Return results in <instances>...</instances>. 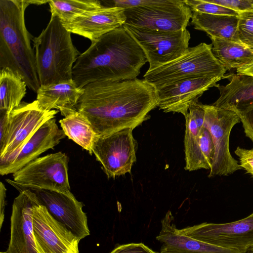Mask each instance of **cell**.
I'll use <instances>...</instances> for the list:
<instances>
[{"label":"cell","mask_w":253,"mask_h":253,"mask_svg":"<svg viewBox=\"0 0 253 253\" xmlns=\"http://www.w3.org/2000/svg\"><path fill=\"white\" fill-rule=\"evenodd\" d=\"M204 116L203 104L199 101L190 105L188 113L185 116L186 129L184 142L185 170L208 169L199 145V134L204 126Z\"/></svg>","instance_id":"22"},{"label":"cell","mask_w":253,"mask_h":253,"mask_svg":"<svg viewBox=\"0 0 253 253\" xmlns=\"http://www.w3.org/2000/svg\"><path fill=\"white\" fill-rule=\"evenodd\" d=\"M212 44L202 42L189 47L181 56L152 70H147L144 80L158 90L176 82L201 77L222 79L227 70L215 57Z\"/></svg>","instance_id":"5"},{"label":"cell","mask_w":253,"mask_h":253,"mask_svg":"<svg viewBox=\"0 0 253 253\" xmlns=\"http://www.w3.org/2000/svg\"><path fill=\"white\" fill-rule=\"evenodd\" d=\"M199 145L205 163L208 169H210L213 158L214 147L211 135L204 126L199 134Z\"/></svg>","instance_id":"30"},{"label":"cell","mask_w":253,"mask_h":253,"mask_svg":"<svg viewBox=\"0 0 253 253\" xmlns=\"http://www.w3.org/2000/svg\"><path fill=\"white\" fill-rule=\"evenodd\" d=\"M132 127L125 128L104 136H98L92 153L108 178L130 173L136 161L137 142Z\"/></svg>","instance_id":"11"},{"label":"cell","mask_w":253,"mask_h":253,"mask_svg":"<svg viewBox=\"0 0 253 253\" xmlns=\"http://www.w3.org/2000/svg\"><path fill=\"white\" fill-rule=\"evenodd\" d=\"M179 230L182 234L196 240L246 253L253 246V212L232 222H205Z\"/></svg>","instance_id":"12"},{"label":"cell","mask_w":253,"mask_h":253,"mask_svg":"<svg viewBox=\"0 0 253 253\" xmlns=\"http://www.w3.org/2000/svg\"><path fill=\"white\" fill-rule=\"evenodd\" d=\"M59 122L66 136L92 155L93 144L98 136L82 113L77 110Z\"/></svg>","instance_id":"25"},{"label":"cell","mask_w":253,"mask_h":253,"mask_svg":"<svg viewBox=\"0 0 253 253\" xmlns=\"http://www.w3.org/2000/svg\"><path fill=\"white\" fill-rule=\"evenodd\" d=\"M125 8L102 5L88 11L64 25L71 33L88 39L91 42L103 35L122 27L126 22Z\"/></svg>","instance_id":"17"},{"label":"cell","mask_w":253,"mask_h":253,"mask_svg":"<svg viewBox=\"0 0 253 253\" xmlns=\"http://www.w3.org/2000/svg\"><path fill=\"white\" fill-rule=\"evenodd\" d=\"M193 12L183 0H150L125 9V24L146 29L175 32L186 29Z\"/></svg>","instance_id":"8"},{"label":"cell","mask_w":253,"mask_h":253,"mask_svg":"<svg viewBox=\"0 0 253 253\" xmlns=\"http://www.w3.org/2000/svg\"><path fill=\"white\" fill-rule=\"evenodd\" d=\"M28 0H0V67L20 76L37 92L40 86L32 36L25 22Z\"/></svg>","instance_id":"3"},{"label":"cell","mask_w":253,"mask_h":253,"mask_svg":"<svg viewBox=\"0 0 253 253\" xmlns=\"http://www.w3.org/2000/svg\"><path fill=\"white\" fill-rule=\"evenodd\" d=\"M32 220L38 253H79V239L53 218L39 200L33 207Z\"/></svg>","instance_id":"13"},{"label":"cell","mask_w":253,"mask_h":253,"mask_svg":"<svg viewBox=\"0 0 253 253\" xmlns=\"http://www.w3.org/2000/svg\"><path fill=\"white\" fill-rule=\"evenodd\" d=\"M246 253H253V251L249 250Z\"/></svg>","instance_id":"38"},{"label":"cell","mask_w":253,"mask_h":253,"mask_svg":"<svg viewBox=\"0 0 253 253\" xmlns=\"http://www.w3.org/2000/svg\"><path fill=\"white\" fill-rule=\"evenodd\" d=\"M236 113L242 124L246 136L253 142V107Z\"/></svg>","instance_id":"34"},{"label":"cell","mask_w":253,"mask_h":253,"mask_svg":"<svg viewBox=\"0 0 253 253\" xmlns=\"http://www.w3.org/2000/svg\"><path fill=\"white\" fill-rule=\"evenodd\" d=\"M144 52L152 70L184 54L189 48L187 29L171 32L154 31L125 24L123 26Z\"/></svg>","instance_id":"10"},{"label":"cell","mask_w":253,"mask_h":253,"mask_svg":"<svg viewBox=\"0 0 253 253\" xmlns=\"http://www.w3.org/2000/svg\"><path fill=\"white\" fill-rule=\"evenodd\" d=\"M222 78L201 77L182 80L157 90V107L164 112L179 113L184 116L190 105L198 101L204 92L214 86Z\"/></svg>","instance_id":"16"},{"label":"cell","mask_w":253,"mask_h":253,"mask_svg":"<svg viewBox=\"0 0 253 253\" xmlns=\"http://www.w3.org/2000/svg\"><path fill=\"white\" fill-rule=\"evenodd\" d=\"M231 9L239 13L253 11V0H208Z\"/></svg>","instance_id":"31"},{"label":"cell","mask_w":253,"mask_h":253,"mask_svg":"<svg viewBox=\"0 0 253 253\" xmlns=\"http://www.w3.org/2000/svg\"><path fill=\"white\" fill-rule=\"evenodd\" d=\"M6 189L2 182L0 183V228H1L4 220V211L5 205Z\"/></svg>","instance_id":"35"},{"label":"cell","mask_w":253,"mask_h":253,"mask_svg":"<svg viewBox=\"0 0 253 253\" xmlns=\"http://www.w3.org/2000/svg\"><path fill=\"white\" fill-rule=\"evenodd\" d=\"M237 72L253 76V61L237 69Z\"/></svg>","instance_id":"36"},{"label":"cell","mask_w":253,"mask_h":253,"mask_svg":"<svg viewBox=\"0 0 253 253\" xmlns=\"http://www.w3.org/2000/svg\"><path fill=\"white\" fill-rule=\"evenodd\" d=\"M25 82L7 68L0 70V110L10 113L17 107L26 93Z\"/></svg>","instance_id":"26"},{"label":"cell","mask_w":253,"mask_h":253,"mask_svg":"<svg viewBox=\"0 0 253 253\" xmlns=\"http://www.w3.org/2000/svg\"><path fill=\"white\" fill-rule=\"evenodd\" d=\"M204 126L209 131L213 142L214 155L209 177L226 176L241 169L230 153L229 138L234 126L240 122L235 112L212 105H204Z\"/></svg>","instance_id":"9"},{"label":"cell","mask_w":253,"mask_h":253,"mask_svg":"<svg viewBox=\"0 0 253 253\" xmlns=\"http://www.w3.org/2000/svg\"><path fill=\"white\" fill-rule=\"evenodd\" d=\"M58 112L43 109L37 100L21 102L13 109L9 114L5 135L0 141V166L12 161L37 130Z\"/></svg>","instance_id":"6"},{"label":"cell","mask_w":253,"mask_h":253,"mask_svg":"<svg viewBox=\"0 0 253 253\" xmlns=\"http://www.w3.org/2000/svg\"><path fill=\"white\" fill-rule=\"evenodd\" d=\"M238 35L240 42L253 49V11L239 13Z\"/></svg>","instance_id":"29"},{"label":"cell","mask_w":253,"mask_h":253,"mask_svg":"<svg viewBox=\"0 0 253 253\" xmlns=\"http://www.w3.org/2000/svg\"><path fill=\"white\" fill-rule=\"evenodd\" d=\"M14 186V185H13ZM40 203L58 221L70 230L80 241L90 234L84 205L78 201L72 192L30 188Z\"/></svg>","instance_id":"14"},{"label":"cell","mask_w":253,"mask_h":253,"mask_svg":"<svg viewBox=\"0 0 253 253\" xmlns=\"http://www.w3.org/2000/svg\"><path fill=\"white\" fill-rule=\"evenodd\" d=\"M32 41L40 85L73 80V64L81 53L57 16L51 15L46 27Z\"/></svg>","instance_id":"4"},{"label":"cell","mask_w":253,"mask_h":253,"mask_svg":"<svg viewBox=\"0 0 253 253\" xmlns=\"http://www.w3.org/2000/svg\"><path fill=\"white\" fill-rule=\"evenodd\" d=\"M48 3L51 15L57 16L63 25L71 23L85 12L103 5L97 0H51Z\"/></svg>","instance_id":"27"},{"label":"cell","mask_w":253,"mask_h":253,"mask_svg":"<svg viewBox=\"0 0 253 253\" xmlns=\"http://www.w3.org/2000/svg\"><path fill=\"white\" fill-rule=\"evenodd\" d=\"M212 51L226 70L238 69L253 61V49L243 44L215 37Z\"/></svg>","instance_id":"24"},{"label":"cell","mask_w":253,"mask_h":253,"mask_svg":"<svg viewBox=\"0 0 253 253\" xmlns=\"http://www.w3.org/2000/svg\"><path fill=\"white\" fill-rule=\"evenodd\" d=\"M37 100L44 110H59L66 117L77 111V105L84 93L73 80L47 85H40L37 91Z\"/></svg>","instance_id":"20"},{"label":"cell","mask_w":253,"mask_h":253,"mask_svg":"<svg viewBox=\"0 0 253 253\" xmlns=\"http://www.w3.org/2000/svg\"><path fill=\"white\" fill-rule=\"evenodd\" d=\"M183 1L192 12L213 15H239V13L231 9L211 2L208 0H183Z\"/></svg>","instance_id":"28"},{"label":"cell","mask_w":253,"mask_h":253,"mask_svg":"<svg viewBox=\"0 0 253 253\" xmlns=\"http://www.w3.org/2000/svg\"><path fill=\"white\" fill-rule=\"evenodd\" d=\"M147 62L141 47L122 26L91 42L79 56L73 69V80L83 88L96 81L133 80Z\"/></svg>","instance_id":"2"},{"label":"cell","mask_w":253,"mask_h":253,"mask_svg":"<svg viewBox=\"0 0 253 253\" xmlns=\"http://www.w3.org/2000/svg\"><path fill=\"white\" fill-rule=\"evenodd\" d=\"M225 78L229 83L226 85L214 86L220 95L212 105L235 113L253 107V76L237 73L224 76Z\"/></svg>","instance_id":"21"},{"label":"cell","mask_w":253,"mask_h":253,"mask_svg":"<svg viewBox=\"0 0 253 253\" xmlns=\"http://www.w3.org/2000/svg\"><path fill=\"white\" fill-rule=\"evenodd\" d=\"M19 191L11 216L10 238L7 253H38L33 235V207L38 199L30 189L14 185Z\"/></svg>","instance_id":"15"},{"label":"cell","mask_w":253,"mask_h":253,"mask_svg":"<svg viewBox=\"0 0 253 253\" xmlns=\"http://www.w3.org/2000/svg\"><path fill=\"white\" fill-rule=\"evenodd\" d=\"M239 160V165L253 177V148L248 149L238 146L234 151Z\"/></svg>","instance_id":"32"},{"label":"cell","mask_w":253,"mask_h":253,"mask_svg":"<svg viewBox=\"0 0 253 253\" xmlns=\"http://www.w3.org/2000/svg\"><path fill=\"white\" fill-rule=\"evenodd\" d=\"M110 253H157L143 243H130L116 247Z\"/></svg>","instance_id":"33"},{"label":"cell","mask_w":253,"mask_h":253,"mask_svg":"<svg viewBox=\"0 0 253 253\" xmlns=\"http://www.w3.org/2000/svg\"><path fill=\"white\" fill-rule=\"evenodd\" d=\"M49 0H30V3L37 5H41L48 3Z\"/></svg>","instance_id":"37"},{"label":"cell","mask_w":253,"mask_h":253,"mask_svg":"<svg viewBox=\"0 0 253 253\" xmlns=\"http://www.w3.org/2000/svg\"><path fill=\"white\" fill-rule=\"evenodd\" d=\"M169 211L161 221L162 228L156 239L162 243L161 253H241L215 246L186 236L173 223Z\"/></svg>","instance_id":"19"},{"label":"cell","mask_w":253,"mask_h":253,"mask_svg":"<svg viewBox=\"0 0 253 253\" xmlns=\"http://www.w3.org/2000/svg\"><path fill=\"white\" fill-rule=\"evenodd\" d=\"M158 103L157 90L144 79L96 81L84 87L77 110L101 137L140 125Z\"/></svg>","instance_id":"1"},{"label":"cell","mask_w":253,"mask_h":253,"mask_svg":"<svg viewBox=\"0 0 253 253\" xmlns=\"http://www.w3.org/2000/svg\"><path fill=\"white\" fill-rule=\"evenodd\" d=\"M239 16L213 15L193 12L191 23L195 29L206 32L209 37L241 43L238 35Z\"/></svg>","instance_id":"23"},{"label":"cell","mask_w":253,"mask_h":253,"mask_svg":"<svg viewBox=\"0 0 253 253\" xmlns=\"http://www.w3.org/2000/svg\"><path fill=\"white\" fill-rule=\"evenodd\" d=\"M56 121L54 118L44 123L12 161L0 166V175L15 173L41 154L58 145L66 135L58 127Z\"/></svg>","instance_id":"18"},{"label":"cell","mask_w":253,"mask_h":253,"mask_svg":"<svg viewBox=\"0 0 253 253\" xmlns=\"http://www.w3.org/2000/svg\"><path fill=\"white\" fill-rule=\"evenodd\" d=\"M69 159L61 152L39 157L13 173L9 184L24 188H36L69 193Z\"/></svg>","instance_id":"7"},{"label":"cell","mask_w":253,"mask_h":253,"mask_svg":"<svg viewBox=\"0 0 253 253\" xmlns=\"http://www.w3.org/2000/svg\"><path fill=\"white\" fill-rule=\"evenodd\" d=\"M0 253H7L6 252H1Z\"/></svg>","instance_id":"39"}]
</instances>
